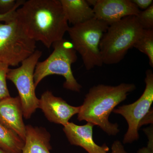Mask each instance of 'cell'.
Segmentation results:
<instances>
[{
  "mask_svg": "<svg viewBox=\"0 0 153 153\" xmlns=\"http://www.w3.org/2000/svg\"><path fill=\"white\" fill-rule=\"evenodd\" d=\"M144 132L147 135L149 138V142L147 146L140 149L137 153H153V137L152 127L148 128L144 130Z\"/></svg>",
  "mask_w": 153,
  "mask_h": 153,
  "instance_id": "ffe728a7",
  "label": "cell"
},
{
  "mask_svg": "<svg viewBox=\"0 0 153 153\" xmlns=\"http://www.w3.org/2000/svg\"><path fill=\"white\" fill-rule=\"evenodd\" d=\"M16 19L30 39L49 49L63 39L69 26L60 0H28L16 11Z\"/></svg>",
  "mask_w": 153,
  "mask_h": 153,
  "instance_id": "6da1fadb",
  "label": "cell"
},
{
  "mask_svg": "<svg viewBox=\"0 0 153 153\" xmlns=\"http://www.w3.org/2000/svg\"><path fill=\"white\" fill-rule=\"evenodd\" d=\"M9 67L7 64L0 63V101L10 97L7 83V74Z\"/></svg>",
  "mask_w": 153,
  "mask_h": 153,
  "instance_id": "ac0fdd59",
  "label": "cell"
},
{
  "mask_svg": "<svg viewBox=\"0 0 153 153\" xmlns=\"http://www.w3.org/2000/svg\"><path fill=\"white\" fill-rule=\"evenodd\" d=\"M36 41L25 34L16 19L0 22V63L19 66L36 50Z\"/></svg>",
  "mask_w": 153,
  "mask_h": 153,
  "instance_id": "8992f818",
  "label": "cell"
},
{
  "mask_svg": "<svg viewBox=\"0 0 153 153\" xmlns=\"http://www.w3.org/2000/svg\"><path fill=\"white\" fill-rule=\"evenodd\" d=\"M97 1V0H87V1H86V2H87L88 4L89 5L90 7L91 6H92L94 7L95 4H96Z\"/></svg>",
  "mask_w": 153,
  "mask_h": 153,
  "instance_id": "cb8c5ba5",
  "label": "cell"
},
{
  "mask_svg": "<svg viewBox=\"0 0 153 153\" xmlns=\"http://www.w3.org/2000/svg\"><path fill=\"white\" fill-rule=\"evenodd\" d=\"M111 153H127L120 141H115L111 146Z\"/></svg>",
  "mask_w": 153,
  "mask_h": 153,
  "instance_id": "603a6c76",
  "label": "cell"
},
{
  "mask_svg": "<svg viewBox=\"0 0 153 153\" xmlns=\"http://www.w3.org/2000/svg\"><path fill=\"white\" fill-rule=\"evenodd\" d=\"M0 153H10L8 152H7V151L4 150V149H3L2 148H1V146H0Z\"/></svg>",
  "mask_w": 153,
  "mask_h": 153,
  "instance_id": "d4e9b609",
  "label": "cell"
},
{
  "mask_svg": "<svg viewBox=\"0 0 153 153\" xmlns=\"http://www.w3.org/2000/svg\"><path fill=\"white\" fill-rule=\"evenodd\" d=\"M25 141L0 123V146L10 153H22Z\"/></svg>",
  "mask_w": 153,
  "mask_h": 153,
  "instance_id": "9a60e30c",
  "label": "cell"
},
{
  "mask_svg": "<svg viewBox=\"0 0 153 153\" xmlns=\"http://www.w3.org/2000/svg\"><path fill=\"white\" fill-rule=\"evenodd\" d=\"M144 91L137 100L131 104L118 107L113 111L123 116L128 125L123 143H131L139 139V129L143 126L145 119L153 113L151 108L153 102V73L151 69L146 71Z\"/></svg>",
  "mask_w": 153,
  "mask_h": 153,
  "instance_id": "ba28073f",
  "label": "cell"
},
{
  "mask_svg": "<svg viewBox=\"0 0 153 153\" xmlns=\"http://www.w3.org/2000/svg\"><path fill=\"white\" fill-rule=\"evenodd\" d=\"M109 26L105 22L94 18L68 28L67 33L71 44L76 52L81 55L86 70L103 65L100 44Z\"/></svg>",
  "mask_w": 153,
  "mask_h": 153,
  "instance_id": "5b68a950",
  "label": "cell"
},
{
  "mask_svg": "<svg viewBox=\"0 0 153 153\" xmlns=\"http://www.w3.org/2000/svg\"><path fill=\"white\" fill-rule=\"evenodd\" d=\"M39 108L49 121L64 126L73 116L78 114L80 106L70 105L61 97L55 96L51 91H47L39 99Z\"/></svg>",
  "mask_w": 153,
  "mask_h": 153,
  "instance_id": "9c48e42d",
  "label": "cell"
},
{
  "mask_svg": "<svg viewBox=\"0 0 153 153\" xmlns=\"http://www.w3.org/2000/svg\"><path fill=\"white\" fill-rule=\"evenodd\" d=\"M136 17L143 30H153V4L146 10L140 11Z\"/></svg>",
  "mask_w": 153,
  "mask_h": 153,
  "instance_id": "e0dca14e",
  "label": "cell"
},
{
  "mask_svg": "<svg viewBox=\"0 0 153 153\" xmlns=\"http://www.w3.org/2000/svg\"><path fill=\"white\" fill-rule=\"evenodd\" d=\"M18 9H14L7 13L4 14L0 13V22L7 24L16 20V11Z\"/></svg>",
  "mask_w": 153,
  "mask_h": 153,
  "instance_id": "44dd1931",
  "label": "cell"
},
{
  "mask_svg": "<svg viewBox=\"0 0 153 153\" xmlns=\"http://www.w3.org/2000/svg\"><path fill=\"white\" fill-rule=\"evenodd\" d=\"M19 96L7 97L0 101V123L14 132L25 141L26 126Z\"/></svg>",
  "mask_w": 153,
  "mask_h": 153,
  "instance_id": "8fae6325",
  "label": "cell"
},
{
  "mask_svg": "<svg viewBox=\"0 0 153 153\" xmlns=\"http://www.w3.org/2000/svg\"><path fill=\"white\" fill-rule=\"evenodd\" d=\"M25 1L24 0H0V13L4 14L19 8Z\"/></svg>",
  "mask_w": 153,
  "mask_h": 153,
  "instance_id": "d6986e66",
  "label": "cell"
},
{
  "mask_svg": "<svg viewBox=\"0 0 153 153\" xmlns=\"http://www.w3.org/2000/svg\"><path fill=\"white\" fill-rule=\"evenodd\" d=\"M54 50L48 58L36 64L34 74L36 87L47 76L61 75L65 78L63 87L68 90L79 92L82 86L74 78L71 65L77 60L76 52L71 42L61 39L52 44Z\"/></svg>",
  "mask_w": 153,
  "mask_h": 153,
  "instance_id": "277c9868",
  "label": "cell"
},
{
  "mask_svg": "<svg viewBox=\"0 0 153 153\" xmlns=\"http://www.w3.org/2000/svg\"><path fill=\"white\" fill-rule=\"evenodd\" d=\"M134 48L147 55L153 67V30H143L134 44Z\"/></svg>",
  "mask_w": 153,
  "mask_h": 153,
  "instance_id": "2e32d148",
  "label": "cell"
},
{
  "mask_svg": "<svg viewBox=\"0 0 153 153\" xmlns=\"http://www.w3.org/2000/svg\"><path fill=\"white\" fill-rule=\"evenodd\" d=\"M135 89L133 83H122L116 86L99 84L93 86L80 106L77 119L98 126L109 135H116L120 131L118 125L110 122V115Z\"/></svg>",
  "mask_w": 153,
  "mask_h": 153,
  "instance_id": "7a4b0ae2",
  "label": "cell"
},
{
  "mask_svg": "<svg viewBox=\"0 0 153 153\" xmlns=\"http://www.w3.org/2000/svg\"><path fill=\"white\" fill-rule=\"evenodd\" d=\"M50 137L45 128L26 126V137L22 153H50Z\"/></svg>",
  "mask_w": 153,
  "mask_h": 153,
  "instance_id": "4fadbf2b",
  "label": "cell"
},
{
  "mask_svg": "<svg viewBox=\"0 0 153 153\" xmlns=\"http://www.w3.org/2000/svg\"><path fill=\"white\" fill-rule=\"evenodd\" d=\"M143 30L135 16L125 17L110 25L100 44L103 64L112 65L120 62L133 47Z\"/></svg>",
  "mask_w": 153,
  "mask_h": 153,
  "instance_id": "3957f363",
  "label": "cell"
},
{
  "mask_svg": "<svg viewBox=\"0 0 153 153\" xmlns=\"http://www.w3.org/2000/svg\"><path fill=\"white\" fill-rule=\"evenodd\" d=\"M139 9L146 10L153 4L152 0H132Z\"/></svg>",
  "mask_w": 153,
  "mask_h": 153,
  "instance_id": "7402d4cb",
  "label": "cell"
},
{
  "mask_svg": "<svg viewBox=\"0 0 153 153\" xmlns=\"http://www.w3.org/2000/svg\"><path fill=\"white\" fill-rule=\"evenodd\" d=\"M93 10L96 19L109 25L140 11L131 0H97Z\"/></svg>",
  "mask_w": 153,
  "mask_h": 153,
  "instance_id": "30bf717a",
  "label": "cell"
},
{
  "mask_svg": "<svg viewBox=\"0 0 153 153\" xmlns=\"http://www.w3.org/2000/svg\"><path fill=\"white\" fill-rule=\"evenodd\" d=\"M68 23L74 25L82 24L95 18L93 8L85 0H60Z\"/></svg>",
  "mask_w": 153,
  "mask_h": 153,
  "instance_id": "5bb4252c",
  "label": "cell"
},
{
  "mask_svg": "<svg viewBox=\"0 0 153 153\" xmlns=\"http://www.w3.org/2000/svg\"><path fill=\"white\" fill-rule=\"evenodd\" d=\"M42 55L41 51L36 50L32 55L23 60L21 66L9 68L7 79L12 81L16 87L26 119L30 118L39 108V99L36 96L34 74L36 64Z\"/></svg>",
  "mask_w": 153,
  "mask_h": 153,
  "instance_id": "52a82bcc",
  "label": "cell"
},
{
  "mask_svg": "<svg viewBox=\"0 0 153 153\" xmlns=\"http://www.w3.org/2000/svg\"><path fill=\"white\" fill-rule=\"evenodd\" d=\"M94 126L89 123L78 126L69 122L63 126V130L71 145L81 147L88 153H108L109 149L107 146H99L94 141Z\"/></svg>",
  "mask_w": 153,
  "mask_h": 153,
  "instance_id": "7c38bea8",
  "label": "cell"
}]
</instances>
